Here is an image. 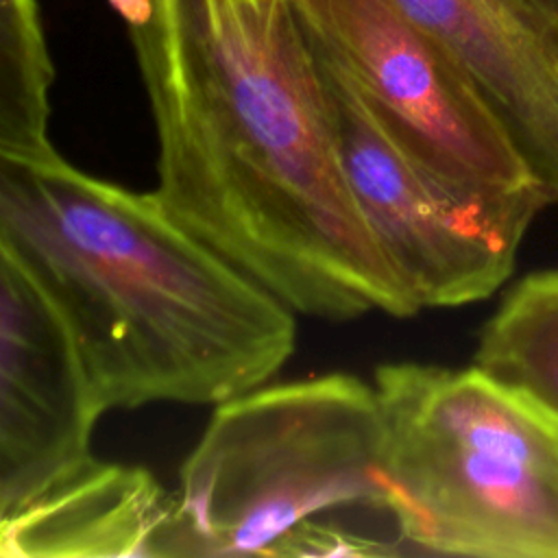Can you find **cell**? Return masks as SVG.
<instances>
[{"instance_id": "7", "label": "cell", "mask_w": 558, "mask_h": 558, "mask_svg": "<svg viewBox=\"0 0 558 558\" xmlns=\"http://www.w3.org/2000/svg\"><path fill=\"white\" fill-rule=\"evenodd\" d=\"M100 416L63 320L0 244V527L94 460Z\"/></svg>"}, {"instance_id": "3", "label": "cell", "mask_w": 558, "mask_h": 558, "mask_svg": "<svg viewBox=\"0 0 558 558\" xmlns=\"http://www.w3.org/2000/svg\"><path fill=\"white\" fill-rule=\"evenodd\" d=\"M377 480L421 554L558 558V416L475 364L375 368Z\"/></svg>"}, {"instance_id": "8", "label": "cell", "mask_w": 558, "mask_h": 558, "mask_svg": "<svg viewBox=\"0 0 558 558\" xmlns=\"http://www.w3.org/2000/svg\"><path fill=\"white\" fill-rule=\"evenodd\" d=\"M466 74L558 203V17L538 0H392Z\"/></svg>"}, {"instance_id": "6", "label": "cell", "mask_w": 558, "mask_h": 558, "mask_svg": "<svg viewBox=\"0 0 558 558\" xmlns=\"http://www.w3.org/2000/svg\"><path fill=\"white\" fill-rule=\"evenodd\" d=\"M316 57L353 198L421 310L495 294L512 275L530 225L549 205L543 198L484 205L447 192L395 142L360 92Z\"/></svg>"}, {"instance_id": "4", "label": "cell", "mask_w": 558, "mask_h": 558, "mask_svg": "<svg viewBox=\"0 0 558 558\" xmlns=\"http://www.w3.org/2000/svg\"><path fill=\"white\" fill-rule=\"evenodd\" d=\"M379 451L375 388L351 373L220 401L181 464L159 556H275L325 512L384 510Z\"/></svg>"}, {"instance_id": "9", "label": "cell", "mask_w": 558, "mask_h": 558, "mask_svg": "<svg viewBox=\"0 0 558 558\" xmlns=\"http://www.w3.org/2000/svg\"><path fill=\"white\" fill-rule=\"evenodd\" d=\"M170 506L150 471L94 458L0 527V558L159 556Z\"/></svg>"}, {"instance_id": "13", "label": "cell", "mask_w": 558, "mask_h": 558, "mask_svg": "<svg viewBox=\"0 0 558 558\" xmlns=\"http://www.w3.org/2000/svg\"><path fill=\"white\" fill-rule=\"evenodd\" d=\"M129 28L144 26L155 13V0H107Z\"/></svg>"}, {"instance_id": "2", "label": "cell", "mask_w": 558, "mask_h": 558, "mask_svg": "<svg viewBox=\"0 0 558 558\" xmlns=\"http://www.w3.org/2000/svg\"><path fill=\"white\" fill-rule=\"evenodd\" d=\"M0 244L63 320L102 414L216 405L294 351V312L155 192L87 174L52 146H0Z\"/></svg>"}, {"instance_id": "10", "label": "cell", "mask_w": 558, "mask_h": 558, "mask_svg": "<svg viewBox=\"0 0 558 558\" xmlns=\"http://www.w3.org/2000/svg\"><path fill=\"white\" fill-rule=\"evenodd\" d=\"M473 364L558 416V268L508 290L480 331Z\"/></svg>"}, {"instance_id": "12", "label": "cell", "mask_w": 558, "mask_h": 558, "mask_svg": "<svg viewBox=\"0 0 558 558\" xmlns=\"http://www.w3.org/2000/svg\"><path fill=\"white\" fill-rule=\"evenodd\" d=\"M395 551L381 541L314 519L288 534L275 556H386Z\"/></svg>"}, {"instance_id": "11", "label": "cell", "mask_w": 558, "mask_h": 558, "mask_svg": "<svg viewBox=\"0 0 558 558\" xmlns=\"http://www.w3.org/2000/svg\"><path fill=\"white\" fill-rule=\"evenodd\" d=\"M52 78L37 2L0 0V146H50Z\"/></svg>"}, {"instance_id": "1", "label": "cell", "mask_w": 558, "mask_h": 558, "mask_svg": "<svg viewBox=\"0 0 558 558\" xmlns=\"http://www.w3.org/2000/svg\"><path fill=\"white\" fill-rule=\"evenodd\" d=\"M163 209L294 314L414 316L349 187L292 0H155L129 28Z\"/></svg>"}, {"instance_id": "14", "label": "cell", "mask_w": 558, "mask_h": 558, "mask_svg": "<svg viewBox=\"0 0 558 558\" xmlns=\"http://www.w3.org/2000/svg\"><path fill=\"white\" fill-rule=\"evenodd\" d=\"M551 15H556L558 17V0H538Z\"/></svg>"}, {"instance_id": "5", "label": "cell", "mask_w": 558, "mask_h": 558, "mask_svg": "<svg viewBox=\"0 0 558 558\" xmlns=\"http://www.w3.org/2000/svg\"><path fill=\"white\" fill-rule=\"evenodd\" d=\"M292 7L312 48L447 192L484 205L547 203L466 74L392 0H292Z\"/></svg>"}]
</instances>
